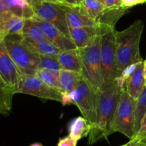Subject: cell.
Segmentation results:
<instances>
[{
  "instance_id": "6da1fadb",
  "label": "cell",
  "mask_w": 146,
  "mask_h": 146,
  "mask_svg": "<svg viewBox=\"0 0 146 146\" xmlns=\"http://www.w3.org/2000/svg\"><path fill=\"white\" fill-rule=\"evenodd\" d=\"M121 89L115 81L97 91L96 122L91 129L88 145H93L111 134V125L119 101Z\"/></svg>"
},
{
  "instance_id": "7a4b0ae2",
  "label": "cell",
  "mask_w": 146,
  "mask_h": 146,
  "mask_svg": "<svg viewBox=\"0 0 146 146\" xmlns=\"http://www.w3.org/2000/svg\"><path fill=\"white\" fill-rule=\"evenodd\" d=\"M143 27L142 20H137L125 29L116 31L117 69L120 74L127 66L143 61L139 49Z\"/></svg>"
},
{
  "instance_id": "3957f363",
  "label": "cell",
  "mask_w": 146,
  "mask_h": 146,
  "mask_svg": "<svg viewBox=\"0 0 146 146\" xmlns=\"http://www.w3.org/2000/svg\"><path fill=\"white\" fill-rule=\"evenodd\" d=\"M101 35L84 48L78 49L81 66V75L96 91L105 86L101 60Z\"/></svg>"
},
{
  "instance_id": "277c9868",
  "label": "cell",
  "mask_w": 146,
  "mask_h": 146,
  "mask_svg": "<svg viewBox=\"0 0 146 146\" xmlns=\"http://www.w3.org/2000/svg\"><path fill=\"white\" fill-rule=\"evenodd\" d=\"M4 46L22 75L36 74L40 63L39 55L31 50L21 34H9L3 39Z\"/></svg>"
},
{
  "instance_id": "5b68a950",
  "label": "cell",
  "mask_w": 146,
  "mask_h": 146,
  "mask_svg": "<svg viewBox=\"0 0 146 146\" xmlns=\"http://www.w3.org/2000/svg\"><path fill=\"white\" fill-rule=\"evenodd\" d=\"M97 92L82 77L78 85L68 93H63L62 104H74L81 111L83 117L91 123V127L96 122Z\"/></svg>"
},
{
  "instance_id": "8992f818",
  "label": "cell",
  "mask_w": 146,
  "mask_h": 146,
  "mask_svg": "<svg viewBox=\"0 0 146 146\" xmlns=\"http://www.w3.org/2000/svg\"><path fill=\"white\" fill-rule=\"evenodd\" d=\"M136 100L133 98L125 90H122L119 101L111 125V134L119 132L132 140L135 131V109Z\"/></svg>"
},
{
  "instance_id": "52a82bcc",
  "label": "cell",
  "mask_w": 146,
  "mask_h": 146,
  "mask_svg": "<svg viewBox=\"0 0 146 146\" xmlns=\"http://www.w3.org/2000/svg\"><path fill=\"white\" fill-rule=\"evenodd\" d=\"M115 28L108 30L101 37V60L105 85L115 81L120 74L117 69Z\"/></svg>"
},
{
  "instance_id": "ba28073f",
  "label": "cell",
  "mask_w": 146,
  "mask_h": 146,
  "mask_svg": "<svg viewBox=\"0 0 146 146\" xmlns=\"http://www.w3.org/2000/svg\"><path fill=\"white\" fill-rule=\"evenodd\" d=\"M31 7L34 15L51 22L66 37L71 39L69 27L62 4L44 0H37L31 4Z\"/></svg>"
},
{
  "instance_id": "9c48e42d",
  "label": "cell",
  "mask_w": 146,
  "mask_h": 146,
  "mask_svg": "<svg viewBox=\"0 0 146 146\" xmlns=\"http://www.w3.org/2000/svg\"><path fill=\"white\" fill-rule=\"evenodd\" d=\"M17 93L30 94L40 98L62 102L63 93L43 82L36 74L22 75Z\"/></svg>"
},
{
  "instance_id": "30bf717a",
  "label": "cell",
  "mask_w": 146,
  "mask_h": 146,
  "mask_svg": "<svg viewBox=\"0 0 146 146\" xmlns=\"http://www.w3.org/2000/svg\"><path fill=\"white\" fill-rule=\"evenodd\" d=\"M3 39L0 36V77L17 93L22 74L9 54Z\"/></svg>"
},
{
  "instance_id": "8fae6325",
  "label": "cell",
  "mask_w": 146,
  "mask_h": 146,
  "mask_svg": "<svg viewBox=\"0 0 146 146\" xmlns=\"http://www.w3.org/2000/svg\"><path fill=\"white\" fill-rule=\"evenodd\" d=\"M13 15L32 18L34 13L29 0H0V25Z\"/></svg>"
},
{
  "instance_id": "7c38bea8",
  "label": "cell",
  "mask_w": 146,
  "mask_h": 146,
  "mask_svg": "<svg viewBox=\"0 0 146 146\" xmlns=\"http://www.w3.org/2000/svg\"><path fill=\"white\" fill-rule=\"evenodd\" d=\"M42 28L46 40L51 44L58 47L60 50H74L77 49L72 40L61 32L57 27L49 21L44 20L37 16L32 17Z\"/></svg>"
},
{
  "instance_id": "4fadbf2b",
  "label": "cell",
  "mask_w": 146,
  "mask_h": 146,
  "mask_svg": "<svg viewBox=\"0 0 146 146\" xmlns=\"http://www.w3.org/2000/svg\"><path fill=\"white\" fill-rule=\"evenodd\" d=\"M69 28L96 27L95 21L90 17L82 4L63 5Z\"/></svg>"
},
{
  "instance_id": "5bb4252c",
  "label": "cell",
  "mask_w": 146,
  "mask_h": 146,
  "mask_svg": "<svg viewBox=\"0 0 146 146\" xmlns=\"http://www.w3.org/2000/svg\"><path fill=\"white\" fill-rule=\"evenodd\" d=\"M145 87L144 61H141L131 75L126 80L125 90L135 100H137Z\"/></svg>"
},
{
  "instance_id": "9a60e30c",
  "label": "cell",
  "mask_w": 146,
  "mask_h": 146,
  "mask_svg": "<svg viewBox=\"0 0 146 146\" xmlns=\"http://www.w3.org/2000/svg\"><path fill=\"white\" fill-rule=\"evenodd\" d=\"M69 31L71 40L77 49L84 48L88 46L92 42L96 36L98 34L96 27L69 28Z\"/></svg>"
},
{
  "instance_id": "2e32d148",
  "label": "cell",
  "mask_w": 146,
  "mask_h": 146,
  "mask_svg": "<svg viewBox=\"0 0 146 146\" xmlns=\"http://www.w3.org/2000/svg\"><path fill=\"white\" fill-rule=\"evenodd\" d=\"M56 57L63 70L81 72V61L78 49L61 50Z\"/></svg>"
},
{
  "instance_id": "e0dca14e",
  "label": "cell",
  "mask_w": 146,
  "mask_h": 146,
  "mask_svg": "<svg viewBox=\"0 0 146 146\" xmlns=\"http://www.w3.org/2000/svg\"><path fill=\"white\" fill-rule=\"evenodd\" d=\"M91 129V123L84 117H75L68 125L69 135L76 140L88 135Z\"/></svg>"
},
{
  "instance_id": "ac0fdd59",
  "label": "cell",
  "mask_w": 146,
  "mask_h": 146,
  "mask_svg": "<svg viewBox=\"0 0 146 146\" xmlns=\"http://www.w3.org/2000/svg\"><path fill=\"white\" fill-rule=\"evenodd\" d=\"M26 44L31 48V50L38 55H46L56 57L61 50L51 44L47 40H31L24 38Z\"/></svg>"
},
{
  "instance_id": "d6986e66",
  "label": "cell",
  "mask_w": 146,
  "mask_h": 146,
  "mask_svg": "<svg viewBox=\"0 0 146 146\" xmlns=\"http://www.w3.org/2000/svg\"><path fill=\"white\" fill-rule=\"evenodd\" d=\"M81 73L71 70H61L58 74L62 93H68L76 88L82 79Z\"/></svg>"
},
{
  "instance_id": "ffe728a7",
  "label": "cell",
  "mask_w": 146,
  "mask_h": 146,
  "mask_svg": "<svg viewBox=\"0 0 146 146\" xmlns=\"http://www.w3.org/2000/svg\"><path fill=\"white\" fill-rule=\"evenodd\" d=\"M16 94L12 88L0 77V114L9 115L12 108V98Z\"/></svg>"
},
{
  "instance_id": "44dd1931",
  "label": "cell",
  "mask_w": 146,
  "mask_h": 146,
  "mask_svg": "<svg viewBox=\"0 0 146 146\" xmlns=\"http://www.w3.org/2000/svg\"><path fill=\"white\" fill-rule=\"evenodd\" d=\"M21 35L26 40H46L41 26L33 18L25 19L24 25Z\"/></svg>"
},
{
  "instance_id": "7402d4cb",
  "label": "cell",
  "mask_w": 146,
  "mask_h": 146,
  "mask_svg": "<svg viewBox=\"0 0 146 146\" xmlns=\"http://www.w3.org/2000/svg\"><path fill=\"white\" fill-rule=\"evenodd\" d=\"M36 75L45 84L49 87H53L54 89L59 90L62 92L61 84L59 82V78L57 74H54L50 70L44 68H39L37 70Z\"/></svg>"
},
{
  "instance_id": "603a6c76",
  "label": "cell",
  "mask_w": 146,
  "mask_h": 146,
  "mask_svg": "<svg viewBox=\"0 0 146 146\" xmlns=\"http://www.w3.org/2000/svg\"><path fill=\"white\" fill-rule=\"evenodd\" d=\"M81 4L84 6L90 17L94 19L95 22L100 18L105 9L104 3L97 0H83Z\"/></svg>"
},
{
  "instance_id": "cb8c5ba5",
  "label": "cell",
  "mask_w": 146,
  "mask_h": 146,
  "mask_svg": "<svg viewBox=\"0 0 146 146\" xmlns=\"http://www.w3.org/2000/svg\"><path fill=\"white\" fill-rule=\"evenodd\" d=\"M146 112V87H144L141 94L136 100L135 109V131L136 133L139 130L141 120ZM136 135V134H135Z\"/></svg>"
},
{
  "instance_id": "d4e9b609",
  "label": "cell",
  "mask_w": 146,
  "mask_h": 146,
  "mask_svg": "<svg viewBox=\"0 0 146 146\" xmlns=\"http://www.w3.org/2000/svg\"><path fill=\"white\" fill-rule=\"evenodd\" d=\"M40 63L39 68L46 69L50 70L54 74L58 76L60 70H62L61 64L58 61L56 57H52V56H46V55H39Z\"/></svg>"
},
{
  "instance_id": "484cf974",
  "label": "cell",
  "mask_w": 146,
  "mask_h": 146,
  "mask_svg": "<svg viewBox=\"0 0 146 146\" xmlns=\"http://www.w3.org/2000/svg\"><path fill=\"white\" fill-rule=\"evenodd\" d=\"M146 138V112L145 115L143 117L142 120H141V125H140L139 130L138 133L135 135V137L130 140L128 143L130 144H135L139 142L142 141L143 140Z\"/></svg>"
},
{
  "instance_id": "4316f807",
  "label": "cell",
  "mask_w": 146,
  "mask_h": 146,
  "mask_svg": "<svg viewBox=\"0 0 146 146\" xmlns=\"http://www.w3.org/2000/svg\"><path fill=\"white\" fill-rule=\"evenodd\" d=\"M77 141L68 135L65 137L61 138L58 141L57 146H76Z\"/></svg>"
},
{
  "instance_id": "83f0119b",
  "label": "cell",
  "mask_w": 146,
  "mask_h": 146,
  "mask_svg": "<svg viewBox=\"0 0 146 146\" xmlns=\"http://www.w3.org/2000/svg\"><path fill=\"white\" fill-rule=\"evenodd\" d=\"M104 4L105 8H117L123 7L122 0H104Z\"/></svg>"
},
{
  "instance_id": "f1b7e54d",
  "label": "cell",
  "mask_w": 146,
  "mask_h": 146,
  "mask_svg": "<svg viewBox=\"0 0 146 146\" xmlns=\"http://www.w3.org/2000/svg\"><path fill=\"white\" fill-rule=\"evenodd\" d=\"M146 0H122V5L126 8H131L138 4H145Z\"/></svg>"
},
{
  "instance_id": "f546056e",
  "label": "cell",
  "mask_w": 146,
  "mask_h": 146,
  "mask_svg": "<svg viewBox=\"0 0 146 146\" xmlns=\"http://www.w3.org/2000/svg\"><path fill=\"white\" fill-rule=\"evenodd\" d=\"M63 5H77L76 0H61Z\"/></svg>"
},
{
  "instance_id": "4dcf8cb0",
  "label": "cell",
  "mask_w": 146,
  "mask_h": 146,
  "mask_svg": "<svg viewBox=\"0 0 146 146\" xmlns=\"http://www.w3.org/2000/svg\"><path fill=\"white\" fill-rule=\"evenodd\" d=\"M130 144V143H129ZM130 145H139V146H146V138L143 140L142 141L139 142L138 143H135V144H130Z\"/></svg>"
},
{
  "instance_id": "1f68e13d",
  "label": "cell",
  "mask_w": 146,
  "mask_h": 146,
  "mask_svg": "<svg viewBox=\"0 0 146 146\" xmlns=\"http://www.w3.org/2000/svg\"><path fill=\"white\" fill-rule=\"evenodd\" d=\"M44 1H50V2H54V3H56V4H62V2L61 1V0H44Z\"/></svg>"
},
{
  "instance_id": "d6a6232c",
  "label": "cell",
  "mask_w": 146,
  "mask_h": 146,
  "mask_svg": "<svg viewBox=\"0 0 146 146\" xmlns=\"http://www.w3.org/2000/svg\"><path fill=\"white\" fill-rule=\"evenodd\" d=\"M144 76L146 78V60L144 61Z\"/></svg>"
},
{
  "instance_id": "836d02e7",
  "label": "cell",
  "mask_w": 146,
  "mask_h": 146,
  "mask_svg": "<svg viewBox=\"0 0 146 146\" xmlns=\"http://www.w3.org/2000/svg\"><path fill=\"white\" fill-rule=\"evenodd\" d=\"M30 146H43L41 143H33L31 144Z\"/></svg>"
},
{
  "instance_id": "e575fe53",
  "label": "cell",
  "mask_w": 146,
  "mask_h": 146,
  "mask_svg": "<svg viewBox=\"0 0 146 146\" xmlns=\"http://www.w3.org/2000/svg\"><path fill=\"white\" fill-rule=\"evenodd\" d=\"M36 1H37V0H29V3H30V4H31V5L33 4V3L35 2Z\"/></svg>"
},
{
  "instance_id": "d590c367",
  "label": "cell",
  "mask_w": 146,
  "mask_h": 146,
  "mask_svg": "<svg viewBox=\"0 0 146 146\" xmlns=\"http://www.w3.org/2000/svg\"><path fill=\"white\" fill-rule=\"evenodd\" d=\"M82 1H83V0H76V2L78 4H81Z\"/></svg>"
},
{
  "instance_id": "8d00e7d4",
  "label": "cell",
  "mask_w": 146,
  "mask_h": 146,
  "mask_svg": "<svg viewBox=\"0 0 146 146\" xmlns=\"http://www.w3.org/2000/svg\"><path fill=\"white\" fill-rule=\"evenodd\" d=\"M121 146H131V145L129 144V143H127V144H125V145H121Z\"/></svg>"
},
{
  "instance_id": "74e56055",
  "label": "cell",
  "mask_w": 146,
  "mask_h": 146,
  "mask_svg": "<svg viewBox=\"0 0 146 146\" xmlns=\"http://www.w3.org/2000/svg\"><path fill=\"white\" fill-rule=\"evenodd\" d=\"M97 1H101V2L104 3V0H97Z\"/></svg>"
},
{
  "instance_id": "f35d334b",
  "label": "cell",
  "mask_w": 146,
  "mask_h": 146,
  "mask_svg": "<svg viewBox=\"0 0 146 146\" xmlns=\"http://www.w3.org/2000/svg\"><path fill=\"white\" fill-rule=\"evenodd\" d=\"M145 87H146V78H145Z\"/></svg>"
},
{
  "instance_id": "ab89813d",
  "label": "cell",
  "mask_w": 146,
  "mask_h": 146,
  "mask_svg": "<svg viewBox=\"0 0 146 146\" xmlns=\"http://www.w3.org/2000/svg\"><path fill=\"white\" fill-rule=\"evenodd\" d=\"M131 146H139V145H131Z\"/></svg>"
}]
</instances>
